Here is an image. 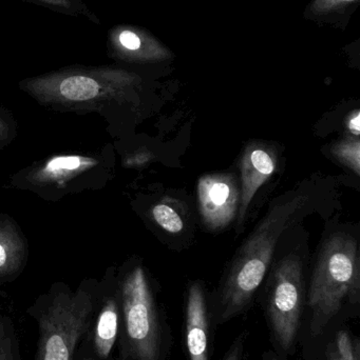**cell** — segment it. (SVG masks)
<instances>
[{
    "instance_id": "obj_1",
    "label": "cell",
    "mask_w": 360,
    "mask_h": 360,
    "mask_svg": "<svg viewBox=\"0 0 360 360\" xmlns=\"http://www.w3.org/2000/svg\"><path fill=\"white\" fill-rule=\"evenodd\" d=\"M308 196L293 195L277 203L260 221L235 258L220 295V323L244 312L270 266L281 234L289 228Z\"/></svg>"
},
{
    "instance_id": "obj_2",
    "label": "cell",
    "mask_w": 360,
    "mask_h": 360,
    "mask_svg": "<svg viewBox=\"0 0 360 360\" xmlns=\"http://www.w3.org/2000/svg\"><path fill=\"white\" fill-rule=\"evenodd\" d=\"M360 300V262L357 243L344 234L325 243L313 273L308 304L312 310L311 331L321 335L347 302Z\"/></svg>"
},
{
    "instance_id": "obj_3",
    "label": "cell",
    "mask_w": 360,
    "mask_h": 360,
    "mask_svg": "<svg viewBox=\"0 0 360 360\" xmlns=\"http://www.w3.org/2000/svg\"><path fill=\"white\" fill-rule=\"evenodd\" d=\"M141 78L114 68L70 69L25 80L23 88L44 105L95 107L120 101Z\"/></svg>"
},
{
    "instance_id": "obj_4",
    "label": "cell",
    "mask_w": 360,
    "mask_h": 360,
    "mask_svg": "<svg viewBox=\"0 0 360 360\" xmlns=\"http://www.w3.org/2000/svg\"><path fill=\"white\" fill-rule=\"evenodd\" d=\"M120 304L126 354L132 360H165L166 329L142 266L125 277Z\"/></svg>"
},
{
    "instance_id": "obj_5",
    "label": "cell",
    "mask_w": 360,
    "mask_h": 360,
    "mask_svg": "<svg viewBox=\"0 0 360 360\" xmlns=\"http://www.w3.org/2000/svg\"><path fill=\"white\" fill-rule=\"evenodd\" d=\"M92 298L84 291H63L53 296L40 315L39 342L36 360H72L89 325Z\"/></svg>"
},
{
    "instance_id": "obj_6",
    "label": "cell",
    "mask_w": 360,
    "mask_h": 360,
    "mask_svg": "<svg viewBox=\"0 0 360 360\" xmlns=\"http://www.w3.org/2000/svg\"><path fill=\"white\" fill-rule=\"evenodd\" d=\"M304 304L302 262L299 257L291 254L279 262L266 302L271 332L281 350L290 351L295 345Z\"/></svg>"
},
{
    "instance_id": "obj_7",
    "label": "cell",
    "mask_w": 360,
    "mask_h": 360,
    "mask_svg": "<svg viewBox=\"0 0 360 360\" xmlns=\"http://www.w3.org/2000/svg\"><path fill=\"white\" fill-rule=\"evenodd\" d=\"M199 210L205 226L211 230L225 228L239 209L238 184L232 173H213L198 181Z\"/></svg>"
},
{
    "instance_id": "obj_8",
    "label": "cell",
    "mask_w": 360,
    "mask_h": 360,
    "mask_svg": "<svg viewBox=\"0 0 360 360\" xmlns=\"http://www.w3.org/2000/svg\"><path fill=\"white\" fill-rule=\"evenodd\" d=\"M109 44L114 56L128 63H161L173 57L171 51L158 38L131 25H120L110 31Z\"/></svg>"
},
{
    "instance_id": "obj_9",
    "label": "cell",
    "mask_w": 360,
    "mask_h": 360,
    "mask_svg": "<svg viewBox=\"0 0 360 360\" xmlns=\"http://www.w3.org/2000/svg\"><path fill=\"white\" fill-rule=\"evenodd\" d=\"M277 154L272 147L261 143L247 146L241 160V190L239 224H243L247 210L257 191L268 181L277 169Z\"/></svg>"
},
{
    "instance_id": "obj_10",
    "label": "cell",
    "mask_w": 360,
    "mask_h": 360,
    "mask_svg": "<svg viewBox=\"0 0 360 360\" xmlns=\"http://www.w3.org/2000/svg\"><path fill=\"white\" fill-rule=\"evenodd\" d=\"M211 313L203 287L192 283L187 292L184 338L188 360H209Z\"/></svg>"
},
{
    "instance_id": "obj_11",
    "label": "cell",
    "mask_w": 360,
    "mask_h": 360,
    "mask_svg": "<svg viewBox=\"0 0 360 360\" xmlns=\"http://www.w3.org/2000/svg\"><path fill=\"white\" fill-rule=\"evenodd\" d=\"M94 158L82 155H59L49 158L44 165L30 173V181L36 186H63L69 180L94 168Z\"/></svg>"
},
{
    "instance_id": "obj_12",
    "label": "cell",
    "mask_w": 360,
    "mask_h": 360,
    "mask_svg": "<svg viewBox=\"0 0 360 360\" xmlns=\"http://www.w3.org/2000/svg\"><path fill=\"white\" fill-rule=\"evenodd\" d=\"M120 323V307L118 300L109 298L106 300L97 317L94 331V347L99 359L109 356L116 345Z\"/></svg>"
},
{
    "instance_id": "obj_13",
    "label": "cell",
    "mask_w": 360,
    "mask_h": 360,
    "mask_svg": "<svg viewBox=\"0 0 360 360\" xmlns=\"http://www.w3.org/2000/svg\"><path fill=\"white\" fill-rule=\"evenodd\" d=\"M25 259V245L15 226L0 220V278L15 274Z\"/></svg>"
},
{
    "instance_id": "obj_14",
    "label": "cell",
    "mask_w": 360,
    "mask_h": 360,
    "mask_svg": "<svg viewBox=\"0 0 360 360\" xmlns=\"http://www.w3.org/2000/svg\"><path fill=\"white\" fill-rule=\"evenodd\" d=\"M327 357L328 360H360L359 338L340 330L328 348Z\"/></svg>"
},
{
    "instance_id": "obj_15",
    "label": "cell",
    "mask_w": 360,
    "mask_h": 360,
    "mask_svg": "<svg viewBox=\"0 0 360 360\" xmlns=\"http://www.w3.org/2000/svg\"><path fill=\"white\" fill-rule=\"evenodd\" d=\"M332 154L338 162L360 175V141L359 137H347L332 147Z\"/></svg>"
},
{
    "instance_id": "obj_16",
    "label": "cell",
    "mask_w": 360,
    "mask_h": 360,
    "mask_svg": "<svg viewBox=\"0 0 360 360\" xmlns=\"http://www.w3.org/2000/svg\"><path fill=\"white\" fill-rule=\"evenodd\" d=\"M152 218L154 221L166 232L178 234L184 228V221L175 207H171L166 201L158 203L152 209Z\"/></svg>"
},
{
    "instance_id": "obj_17",
    "label": "cell",
    "mask_w": 360,
    "mask_h": 360,
    "mask_svg": "<svg viewBox=\"0 0 360 360\" xmlns=\"http://www.w3.org/2000/svg\"><path fill=\"white\" fill-rule=\"evenodd\" d=\"M36 1L66 14L85 15L91 20L99 22L97 17H93L92 13L89 12L87 6L80 0H36Z\"/></svg>"
},
{
    "instance_id": "obj_18",
    "label": "cell",
    "mask_w": 360,
    "mask_h": 360,
    "mask_svg": "<svg viewBox=\"0 0 360 360\" xmlns=\"http://www.w3.org/2000/svg\"><path fill=\"white\" fill-rule=\"evenodd\" d=\"M13 342L10 323L0 315V360H18Z\"/></svg>"
},
{
    "instance_id": "obj_19",
    "label": "cell",
    "mask_w": 360,
    "mask_h": 360,
    "mask_svg": "<svg viewBox=\"0 0 360 360\" xmlns=\"http://www.w3.org/2000/svg\"><path fill=\"white\" fill-rule=\"evenodd\" d=\"M357 0H314L309 6V11L314 16H323L342 10Z\"/></svg>"
},
{
    "instance_id": "obj_20",
    "label": "cell",
    "mask_w": 360,
    "mask_h": 360,
    "mask_svg": "<svg viewBox=\"0 0 360 360\" xmlns=\"http://www.w3.org/2000/svg\"><path fill=\"white\" fill-rule=\"evenodd\" d=\"M154 155L147 149H139L125 158L124 166L127 168H142L154 160Z\"/></svg>"
},
{
    "instance_id": "obj_21",
    "label": "cell",
    "mask_w": 360,
    "mask_h": 360,
    "mask_svg": "<svg viewBox=\"0 0 360 360\" xmlns=\"http://www.w3.org/2000/svg\"><path fill=\"white\" fill-rule=\"evenodd\" d=\"M247 338V332L241 333L240 335L236 338V340L232 342L230 350L228 351V354H226V356L224 357L223 360H242Z\"/></svg>"
},
{
    "instance_id": "obj_22",
    "label": "cell",
    "mask_w": 360,
    "mask_h": 360,
    "mask_svg": "<svg viewBox=\"0 0 360 360\" xmlns=\"http://www.w3.org/2000/svg\"><path fill=\"white\" fill-rule=\"evenodd\" d=\"M347 128L353 137H359L360 134V111L354 110L349 114L347 118Z\"/></svg>"
},
{
    "instance_id": "obj_23",
    "label": "cell",
    "mask_w": 360,
    "mask_h": 360,
    "mask_svg": "<svg viewBox=\"0 0 360 360\" xmlns=\"http://www.w3.org/2000/svg\"><path fill=\"white\" fill-rule=\"evenodd\" d=\"M6 130H8V128H6V122H4V120H2L1 116H0V141H1L4 135H6Z\"/></svg>"
},
{
    "instance_id": "obj_24",
    "label": "cell",
    "mask_w": 360,
    "mask_h": 360,
    "mask_svg": "<svg viewBox=\"0 0 360 360\" xmlns=\"http://www.w3.org/2000/svg\"><path fill=\"white\" fill-rule=\"evenodd\" d=\"M262 360H280L276 355L273 352H266V354L263 355V359Z\"/></svg>"
},
{
    "instance_id": "obj_25",
    "label": "cell",
    "mask_w": 360,
    "mask_h": 360,
    "mask_svg": "<svg viewBox=\"0 0 360 360\" xmlns=\"http://www.w3.org/2000/svg\"><path fill=\"white\" fill-rule=\"evenodd\" d=\"M242 360H247V357H245V359H243Z\"/></svg>"
},
{
    "instance_id": "obj_26",
    "label": "cell",
    "mask_w": 360,
    "mask_h": 360,
    "mask_svg": "<svg viewBox=\"0 0 360 360\" xmlns=\"http://www.w3.org/2000/svg\"><path fill=\"white\" fill-rule=\"evenodd\" d=\"M86 360H92V359H86Z\"/></svg>"
}]
</instances>
